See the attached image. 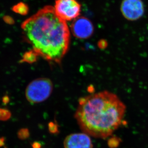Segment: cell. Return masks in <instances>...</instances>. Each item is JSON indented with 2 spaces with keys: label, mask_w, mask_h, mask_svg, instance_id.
Masks as SVG:
<instances>
[{
  "label": "cell",
  "mask_w": 148,
  "mask_h": 148,
  "mask_svg": "<svg viewBox=\"0 0 148 148\" xmlns=\"http://www.w3.org/2000/svg\"><path fill=\"white\" fill-rule=\"evenodd\" d=\"M90 135L85 133H72L66 137L64 141V148H93Z\"/></svg>",
  "instance_id": "obj_7"
},
{
  "label": "cell",
  "mask_w": 148,
  "mask_h": 148,
  "mask_svg": "<svg viewBox=\"0 0 148 148\" xmlns=\"http://www.w3.org/2000/svg\"><path fill=\"white\" fill-rule=\"evenodd\" d=\"M53 90V83L50 79L38 78L30 83L26 88V98L32 103H41L50 97Z\"/></svg>",
  "instance_id": "obj_3"
},
{
  "label": "cell",
  "mask_w": 148,
  "mask_h": 148,
  "mask_svg": "<svg viewBox=\"0 0 148 148\" xmlns=\"http://www.w3.org/2000/svg\"><path fill=\"white\" fill-rule=\"evenodd\" d=\"M32 147L33 148H41V146L40 143L36 141L32 143Z\"/></svg>",
  "instance_id": "obj_13"
},
{
  "label": "cell",
  "mask_w": 148,
  "mask_h": 148,
  "mask_svg": "<svg viewBox=\"0 0 148 148\" xmlns=\"http://www.w3.org/2000/svg\"><path fill=\"white\" fill-rule=\"evenodd\" d=\"M121 143V139L118 137L114 136L109 139L108 145L110 148H116L118 147Z\"/></svg>",
  "instance_id": "obj_10"
},
{
  "label": "cell",
  "mask_w": 148,
  "mask_h": 148,
  "mask_svg": "<svg viewBox=\"0 0 148 148\" xmlns=\"http://www.w3.org/2000/svg\"><path fill=\"white\" fill-rule=\"evenodd\" d=\"M49 131H50V132H51V133H56L58 131L57 127H56V125H54V124H53V123L49 125Z\"/></svg>",
  "instance_id": "obj_12"
},
{
  "label": "cell",
  "mask_w": 148,
  "mask_h": 148,
  "mask_svg": "<svg viewBox=\"0 0 148 148\" xmlns=\"http://www.w3.org/2000/svg\"><path fill=\"white\" fill-rule=\"evenodd\" d=\"M121 11L127 20H138L144 14V4L141 0H123L121 3Z\"/></svg>",
  "instance_id": "obj_5"
},
{
  "label": "cell",
  "mask_w": 148,
  "mask_h": 148,
  "mask_svg": "<svg viewBox=\"0 0 148 148\" xmlns=\"http://www.w3.org/2000/svg\"><path fill=\"white\" fill-rule=\"evenodd\" d=\"M38 56V55L33 50L32 51H29L24 54L22 61L27 63H34L36 62Z\"/></svg>",
  "instance_id": "obj_9"
},
{
  "label": "cell",
  "mask_w": 148,
  "mask_h": 148,
  "mask_svg": "<svg viewBox=\"0 0 148 148\" xmlns=\"http://www.w3.org/2000/svg\"><path fill=\"white\" fill-rule=\"evenodd\" d=\"M71 29L74 36L81 39L90 38L94 32L92 23L84 16H79L74 20Z\"/></svg>",
  "instance_id": "obj_6"
},
{
  "label": "cell",
  "mask_w": 148,
  "mask_h": 148,
  "mask_svg": "<svg viewBox=\"0 0 148 148\" xmlns=\"http://www.w3.org/2000/svg\"><path fill=\"white\" fill-rule=\"evenodd\" d=\"M53 8L57 16L65 21L75 20L81 12V4L77 0H56Z\"/></svg>",
  "instance_id": "obj_4"
},
{
  "label": "cell",
  "mask_w": 148,
  "mask_h": 148,
  "mask_svg": "<svg viewBox=\"0 0 148 148\" xmlns=\"http://www.w3.org/2000/svg\"><path fill=\"white\" fill-rule=\"evenodd\" d=\"M14 12L22 15H25L29 11V7L24 3H20L13 7Z\"/></svg>",
  "instance_id": "obj_8"
},
{
  "label": "cell",
  "mask_w": 148,
  "mask_h": 148,
  "mask_svg": "<svg viewBox=\"0 0 148 148\" xmlns=\"http://www.w3.org/2000/svg\"><path fill=\"white\" fill-rule=\"evenodd\" d=\"M18 137L21 140H24L29 137V132L28 130L22 129L20 130L18 133Z\"/></svg>",
  "instance_id": "obj_11"
},
{
  "label": "cell",
  "mask_w": 148,
  "mask_h": 148,
  "mask_svg": "<svg viewBox=\"0 0 148 148\" xmlns=\"http://www.w3.org/2000/svg\"><path fill=\"white\" fill-rule=\"evenodd\" d=\"M23 34L33 50L49 62L60 64L70 45V33L66 21L45 6L21 25Z\"/></svg>",
  "instance_id": "obj_1"
},
{
  "label": "cell",
  "mask_w": 148,
  "mask_h": 148,
  "mask_svg": "<svg viewBox=\"0 0 148 148\" xmlns=\"http://www.w3.org/2000/svg\"><path fill=\"white\" fill-rule=\"evenodd\" d=\"M125 111V105L116 94L101 91L80 99L75 118L83 132L104 139L120 126Z\"/></svg>",
  "instance_id": "obj_2"
},
{
  "label": "cell",
  "mask_w": 148,
  "mask_h": 148,
  "mask_svg": "<svg viewBox=\"0 0 148 148\" xmlns=\"http://www.w3.org/2000/svg\"><path fill=\"white\" fill-rule=\"evenodd\" d=\"M5 144V139L4 138H0V147H3Z\"/></svg>",
  "instance_id": "obj_14"
}]
</instances>
